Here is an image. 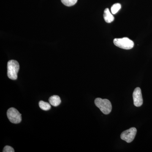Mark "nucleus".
<instances>
[{
    "label": "nucleus",
    "mask_w": 152,
    "mask_h": 152,
    "mask_svg": "<svg viewBox=\"0 0 152 152\" xmlns=\"http://www.w3.org/2000/svg\"><path fill=\"white\" fill-rule=\"evenodd\" d=\"M94 102L96 106L105 115H108L111 112L112 104L109 100L98 98L95 100Z\"/></svg>",
    "instance_id": "obj_1"
},
{
    "label": "nucleus",
    "mask_w": 152,
    "mask_h": 152,
    "mask_svg": "<svg viewBox=\"0 0 152 152\" xmlns=\"http://www.w3.org/2000/svg\"><path fill=\"white\" fill-rule=\"evenodd\" d=\"M19 69L20 65L17 61L13 60L9 61L7 64V75L9 78L17 80Z\"/></svg>",
    "instance_id": "obj_2"
},
{
    "label": "nucleus",
    "mask_w": 152,
    "mask_h": 152,
    "mask_svg": "<svg viewBox=\"0 0 152 152\" xmlns=\"http://www.w3.org/2000/svg\"><path fill=\"white\" fill-rule=\"evenodd\" d=\"M116 46L125 50H130L134 47V42L127 37L115 38L113 40Z\"/></svg>",
    "instance_id": "obj_3"
},
{
    "label": "nucleus",
    "mask_w": 152,
    "mask_h": 152,
    "mask_svg": "<svg viewBox=\"0 0 152 152\" xmlns=\"http://www.w3.org/2000/svg\"><path fill=\"white\" fill-rule=\"evenodd\" d=\"M8 118L13 124H19L22 121L21 114L15 108H10L7 112Z\"/></svg>",
    "instance_id": "obj_4"
},
{
    "label": "nucleus",
    "mask_w": 152,
    "mask_h": 152,
    "mask_svg": "<svg viewBox=\"0 0 152 152\" xmlns=\"http://www.w3.org/2000/svg\"><path fill=\"white\" fill-rule=\"evenodd\" d=\"M137 132V130L135 128H131L122 133L121 138L127 143H130L134 140Z\"/></svg>",
    "instance_id": "obj_5"
},
{
    "label": "nucleus",
    "mask_w": 152,
    "mask_h": 152,
    "mask_svg": "<svg viewBox=\"0 0 152 152\" xmlns=\"http://www.w3.org/2000/svg\"><path fill=\"white\" fill-rule=\"evenodd\" d=\"M134 105L137 107H141L143 104L141 90L139 87L136 88L133 94Z\"/></svg>",
    "instance_id": "obj_6"
},
{
    "label": "nucleus",
    "mask_w": 152,
    "mask_h": 152,
    "mask_svg": "<svg viewBox=\"0 0 152 152\" xmlns=\"http://www.w3.org/2000/svg\"><path fill=\"white\" fill-rule=\"evenodd\" d=\"M104 18L106 23H111L113 21L115 18L108 8L106 9L104 11Z\"/></svg>",
    "instance_id": "obj_7"
},
{
    "label": "nucleus",
    "mask_w": 152,
    "mask_h": 152,
    "mask_svg": "<svg viewBox=\"0 0 152 152\" xmlns=\"http://www.w3.org/2000/svg\"><path fill=\"white\" fill-rule=\"evenodd\" d=\"M49 101L50 104L54 107H57L59 105L61 102L60 97L56 95L52 96L49 98Z\"/></svg>",
    "instance_id": "obj_8"
},
{
    "label": "nucleus",
    "mask_w": 152,
    "mask_h": 152,
    "mask_svg": "<svg viewBox=\"0 0 152 152\" xmlns=\"http://www.w3.org/2000/svg\"><path fill=\"white\" fill-rule=\"evenodd\" d=\"M39 106L42 110L48 111L51 108V104L50 103L41 101L39 102Z\"/></svg>",
    "instance_id": "obj_9"
},
{
    "label": "nucleus",
    "mask_w": 152,
    "mask_h": 152,
    "mask_svg": "<svg viewBox=\"0 0 152 152\" xmlns=\"http://www.w3.org/2000/svg\"><path fill=\"white\" fill-rule=\"evenodd\" d=\"M121 7V4H119V3L114 4L111 8L112 13L113 15L116 14L120 10Z\"/></svg>",
    "instance_id": "obj_10"
},
{
    "label": "nucleus",
    "mask_w": 152,
    "mask_h": 152,
    "mask_svg": "<svg viewBox=\"0 0 152 152\" xmlns=\"http://www.w3.org/2000/svg\"><path fill=\"white\" fill-rule=\"evenodd\" d=\"M64 5L67 7H71L75 4L77 0H61Z\"/></svg>",
    "instance_id": "obj_11"
},
{
    "label": "nucleus",
    "mask_w": 152,
    "mask_h": 152,
    "mask_svg": "<svg viewBox=\"0 0 152 152\" xmlns=\"http://www.w3.org/2000/svg\"><path fill=\"white\" fill-rule=\"evenodd\" d=\"M3 152H14L15 150H14L13 148H12L10 146H6L4 148V149L3 151Z\"/></svg>",
    "instance_id": "obj_12"
}]
</instances>
